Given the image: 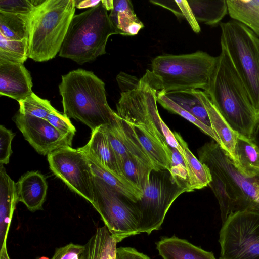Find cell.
<instances>
[{
	"label": "cell",
	"instance_id": "cell-20",
	"mask_svg": "<svg viewBox=\"0 0 259 259\" xmlns=\"http://www.w3.org/2000/svg\"><path fill=\"white\" fill-rule=\"evenodd\" d=\"M156 245L159 255L163 259H216L212 252L205 251L175 236L164 237Z\"/></svg>",
	"mask_w": 259,
	"mask_h": 259
},
{
	"label": "cell",
	"instance_id": "cell-30",
	"mask_svg": "<svg viewBox=\"0 0 259 259\" xmlns=\"http://www.w3.org/2000/svg\"><path fill=\"white\" fill-rule=\"evenodd\" d=\"M152 170V167L133 156L126 158L121 165L123 177L142 191L149 182Z\"/></svg>",
	"mask_w": 259,
	"mask_h": 259
},
{
	"label": "cell",
	"instance_id": "cell-26",
	"mask_svg": "<svg viewBox=\"0 0 259 259\" xmlns=\"http://www.w3.org/2000/svg\"><path fill=\"white\" fill-rule=\"evenodd\" d=\"M164 94L202 123L211 128L208 114L200 98L198 89L174 91Z\"/></svg>",
	"mask_w": 259,
	"mask_h": 259
},
{
	"label": "cell",
	"instance_id": "cell-40",
	"mask_svg": "<svg viewBox=\"0 0 259 259\" xmlns=\"http://www.w3.org/2000/svg\"><path fill=\"white\" fill-rule=\"evenodd\" d=\"M84 245L69 243L57 248L52 259H84Z\"/></svg>",
	"mask_w": 259,
	"mask_h": 259
},
{
	"label": "cell",
	"instance_id": "cell-46",
	"mask_svg": "<svg viewBox=\"0 0 259 259\" xmlns=\"http://www.w3.org/2000/svg\"><path fill=\"white\" fill-rule=\"evenodd\" d=\"M254 141L259 146V128L256 133Z\"/></svg>",
	"mask_w": 259,
	"mask_h": 259
},
{
	"label": "cell",
	"instance_id": "cell-34",
	"mask_svg": "<svg viewBox=\"0 0 259 259\" xmlns=\"http://www.w3.org/2000/svg\"><path fill=\"white\" fill-rule=\"evenodd\" d=\"M150 2L169 10L178 17L185 18L194 32H200V27L195 19L187 1L152 0Z\"/></svg>",
	"mask_w": 259,
	"mask_h": 259
},
{
	"label": "cell",
	"instance_id": "cell-39",
	"mask_svg": "<svg viewBox=\"0 0 259 259\" xmlns=\"http://www.w3.org/2000/svg\"><path fill=\"white\" fill-rule=\"evenodd\" d=\"M15 136L11 130L3 125L0 126V165L7 164L13 151L11 143Z\"/></svg>",
	"mask_w": 259,
	"mask_h": 259
},
{
	"label": "cell",
	"instance_id": "cell-7",
	"mask_svg": "<svg viewBox=\"0 0 259 259\" xmlns=\"http://www.w3.org/2000/svg\"><path fill=\"white\" fill-rule=\"evenodd\" d=\"M224 48L259 112V37L234 20L220 24Z\"/></svg>",
	"mask_w": 259,
	"mask_h": 259
},
{
	"label": "cell",
	"instance_id": "cell-15",
	"mask_svg": "<svg viewBox=\"0 0 259 259\" xmlns=\"http://www.w3.org/2000/svg\"><path fill=\"white\" fill-rule=\"evenodd\" d=\"M16 187L18 202L31 212L42 209L48 186L42 174L38 171L24 174L16 183Z\"/></svg>",
	"mask_w": 259,
	"mask_h": 259
},
{
	"label": "cell",
	"instance_id": "cell-24",
	"mask_svg": "<svg viewBox=\"0 0 259 259\" xmlns=\"http://www.w3.org/2000/svg\"><path fill=\"white\" fill-rule=\"evenodd\" d=\"M239 170L249 178L259 177V146L255 142L239 135L235 148Z\"/></svg>",
	"mask_w": 259,
	"mask_h": 259
},
{
	"label": "cell",
	"instance_id": "cell-5",
	"mask_svg": "<svg viewBox=\"0 0 259 259\" xmlns=\"http://www.w3.org/2000/svg\"><path fill=\"white\" fill-rule=\"evenodd\" d=\"M115 34L101 1L97 6L73 16L59 55L80 65L95 61L106 53L108 39Z\"/></svg>",
	"mask_w": 259,
	"mask_h": 259
},
{
	"label": "cell",
	"instance_id": "cell-21",
	"mask_svg": "<svg viewBox=\"0 0 259 259\" xmlns=\"http://www.w3.org/2000/svg\"><path fill=\"white\" fill-rule=\"evenodd\" d=\"M113 8L109 15L116 34L135 35L144 25L135 14L131 1L113 0Z\"/></svg>",
	"mask_w": 259,
	"mask_h": 259
},
{
	"label": "cell",
	"instance_id": "cell-16",
	"mask_svg": "<svg viewBox=\"0 0 259 259\" xmlns=\"http://www.w3.org/2000/svg\"><path fill=\"white\" fill-rule=\"evenodd\" d=\"M128 123L156 169L169 170L171 151L167 142L155 136L144 126Z\"/></svg>",
	"mask_w": 259,
	"mask_h": 259
},
{
	"label": "cell",
	"instance_id": "cell-31",
	"mask_svg": "<svg viewBox=\"0 0 259 259\" xmlns=\"http://www.w3.org/2000/svg\"><path fill=\"white\" fill-rule=\"evenodd\" d=\"M28 58V39L13 40L0 34V59L23 64Z\"/></svg>",
	"mask_w": 259,
	"mask_h": 259
},
{
	"label": "cell",
	"instance_id": "cell-38",
	"mask_svg": "<svg viewBox=\"0 0 259 259\" xmlns=\"http://www.w3.org/2000/svg\"><path fill=\"white\" fill-rule=\"evenodd\" d=\"M47 120L61 133L74 137L76 129L66 114H62L55 109L47 117Z\"/></svg>",
	"mask_w": 259,
	"mask_h": 259
},
{
	"label": "cell",
	"instance_id": "cell-48",
	"mask_svg": "<svg viewBox=\"0 0 259 259\" xmlns=\"http://www.w3.org/2000/svg\"><path fill=\"white\" fill-rule=\"evenodd\" d=\"M38 259H49V258L47 257L42 256V257H39Z\"/></svg>",
	"mask_w": 259,
	"mask_h": 259
},
{
	"label": "cell",
	"instance_id": "cell-8",
	"mask_svg": "<svg viewBox=\"0 0 259 259\" xmlns=\"http://www.w3.org/2000/svg\"><path fill=\"white\" fill-rule=\"evenodd\" d=\"M162 90L159 78L152 71L147 70L135 87L121 93L116 105V113L127 122L144 126L166 141L162 132L164 121L159 114L156 103L157 92Z\"/></svg>",
	"mask_w": 259,
	"mask_h": 259
},
{
	"label": "cell",
	"instance_id": "cell-33",
	"mask_svg": "<svg viewBox=\"0 0 259 259\" xmlns=\"http://www.w3.org/2000/svg\"><path fill=\"white\" fill-rule=\"evenodd\" d=\"M18 103L20 113L44 119L55 109L49 100L39 97L33 92Z\"/></svg>",
	"mask_w": 259,
	"mask_h": 259
},
{
	"label": "cell",
	"instance_id": "cell-11",
	"mask_svg": "<svg viewBox=\"0 0 259 259\" xmlns=\"http://www.w3.org/2000/svg\"><path fill=\"white\" fill-rule=\"evenodd\" d=\"M219 242L220 259H259V213L245 210L229 216Z\"/></svg>",
	"mask_w": 259,
	"mask_h": 259
},
{
	"label": "cell",
	"instance_id": "cell-37",
	"mask_svg": "<svg viewBox=\"0 0 259 259\" xmlns=\"http://www.w3.org/2000/svg\"><path fill=\"white\" fill-rule=\"evenodd\" d=\"M44 0H0V11L28 15Z\"/></svg>",
	"mask_w": 259,
	"mask_h": 259
},
{
	"label": "cell",
	"instance_id": "cell-9",
	"mask_svg": "<svg viewBox=\"0 0 259 259\" xmlns=\"http://www.w3.org/2000/svg\"><path fill=\"white\" fill-rule=\"evenodd\" d=\"M92 205L101 217L116 242L138 233L140 214L135 203L93 176Z\"/></svg>",
	"mask_w": 259,
	"mask_h": 259
},
{
	"label": "cell",
	"instance_id": "cell-18",
	"mask_svg": "<svg viewBox=\"0 0 259 259\" xmlns=\"http://www.w3.org/2000/svg\"><path fill=\"white\" fill-rule=\"evenodd\" d=\"M199 95L208 114L211 128L220 140V146L228 154L237 167L235 148L239 135L230 127L207 93L199 90Z\"/></svg>",
	"mask_w": 259,
	"mask_h": 259
},
{
	"label": "cell",
	"instance_id": "cell-36",
	"mask_svg": "<svg viewBox=\"0 0 259 259\" xmlns=\"http://www.w3.org/2000/svg\"><path fill=\"white\" fill-rule=\"evenodd\" d=\"M103 127L107 135L110 145L116 156L121 170L122 162L126 158L132 156L129 153L121 138L117 125V117L114 123L110 125H104Z\"/></svg>",
	"mask_w": 259,
	"mask_h": 259
},
{
	"label": "cell",
	"instance_id": "cell-19",
	"mask_svg": "<svg viewBox=\"0 0 259 259\" xmlns=\"http://www.w3.org/2000/svg\"><path fill=\"white\" fill-rule=\"evenodd\" d=\"M18 202L16 183L0 165V249L6 245L9 229Z\"/></svg>",
	"mask_w": 259,
	"mask_h": 259
},
{
	"label": "cell",
	"instance_id": "cell-17",
	"mask_svg": "<svg viewBox=\"0 0 259 259\" xmlns=\"http://www.w3.org/2000/svg\"><path fill=\"white\" fill-rule=\"evenodd\" d=\"M78 149L83 153L91 155L114 175L126 180L122 174L116 156L103 126L92 131L87 144Z\"/></svg>",
	"mask_w": 259,
	"mask_h": 259
},
{
	"label": "cell",
	"instance_id": "cell-47",
	"mask_svg": "<svg viewBox=\"0 0 259 259\" xmlns=\"http://www.w3.org/2000/svg\"><path fill=\"white\" fill-rule=\"evenodd\" d=\"M108 259H116L115 255H110Z\"/></svg>",
	"mask_w": 259,
	"mask_h": 259
},
{
	"label": "cell",
	"instance_id": "cell-43",
	"mask_svg": "<svg viewBox=\"0 0 259 259\" xmlns=\"http://www.w3.org/2000/svg\"><path fill=\"white\" fill-rule=\"evenodd\" d=\"M101 1H78L75 0V7L78 9L91 8L98 5Z\"/></svg>",
	"mask_w": 259,
	"mask_h": 259
},
{
	"label": "cell",
	"instance_id": "cell-13",
	"mask_svg": "<svg viewBox=\"0 0 259 259\" xmlns=\"http://www.w3.org/2000/svg\"><path fill=\"white\" fill-rule=\"evenodd\" d=\"M13 120L25 139L39 154L48 155L72 146L73 137L61 133L46 119L18 112Z\"/></svg>",
	"mask_w": 259,
	"mask_h": 259
},
{
	"label": "cell",
	"instance_id": "cell-29",
	"mask_svg": "<svg viewBox=\"0 0 259 259\" xmlns=\"http://www.w3.org/2000/svg\"><path fill=\"white\" fill-rule=\"evenodd\" d=\"M30 14H16L0 11V34L13 40L28 37Z\"/></svg>",
	"mask_w": 259,
	"mask_h": 259
},
{
	"label": "cell",
	"instance_id": "cell-6",
	"mask_svg": "<svg viewBox=\"0 0 259 259\" xmlns=\"http://www.w3.org/2000/svg\"><path fill=\"white\" fill-rule=\"evenodd\" d=\"M217 57L199 51L182 55H162L152 61L153 73L160 79L161 92L202 89L206 91Z\"/></svg>",
	"mask_w": 259,
	"mask_h": 259
},
{
	"label": "cell",
	"instance_id": "cell-3",
	"mask_svg": "<svg viewBox=\"0 0 259 259\" xmlns=\"http://www.w3.org/2000/svg\"><path fill=\"white\" fill-rule=\"evenodd\" d=\"M105 86L90 71L78 69L63 75L59 89L64 113L87 125L92 131L113 124L117 114L107 102Z\"/></svg>",
	"mask_w": 259,
	"mask_h": 259
},
{
	"label": "cell",
	"instance_id": "cell-45",
	"mask_svg": "<svg viewBox=\"0 0 259 259\" xmlns=\"http://www.w3.org/2000/svg\"><path fill=\"white\" fill-rule=\"evenodd\" d=\"M113 0H102L101 1L102 4L103 6L108 10H112L113 8Z\"/></svg>",
	"mask_w": 259,
	"mask_h": 259
},
{
	"label": "cell",
	"instance_id": "cell-10",
	"mask_svg": "<svg viewBox=\"0 0 259 259\" xmlns=\"http://www.w3.org/2000/svg\"><path fill=\"white\" fill-rule=\"evenodd\" d=\"M185 192L172 178L168 170H152L142 199L135 203L140 214L138 233L149 235L160 229L174 201Z\"/></svg>",
	"mask_w": 259,
	"mask_h": 259
},
{
	"label": "cell",
	"instance_id": "cell-23",
	"mask_svg": "<svg viewBox=\"0 0 259 259\" xmlns=\"http://www.w3.org/2000/svg\"><path fill=\"white\" fill-rule=\"evenodd\" d=\"M83 154L89 162L94 175L101 179L112 189L134 203H136L142 199V191L128 181L117 176L108 170L91 155Z\"/></svg>",
	"mask_w": 259,
	"mask_h": 259
},
{
	"label": "cell",
	"instance_id": "cell-12",
	"mask_svg": "<svg viewBox=\"0 0 259 259\" xmlns=\"http://www.w3.org/2000/svg\"><path fill=\"white\" fill-rule=\"evenodd\" d=\"M47 159L50 169L56 177L71 191L93 203L94 175L83 153L68 146L50 153Z\"/></svg>",
	"mask_w": 259,
	"mask_h": 259
},
{
	"label": "cell",
	"instance_id": "cell-25",
	"mask_svg": "<svg viewBox=\"0 0 259 259\" xmlns=\"http://www.w3.org/2000/svg\"><path fill=\"white\" fill-rule=\"evenodd\" d=\"M233 20L243 24L259 37V0H227Z\"/></svg>",
	"mask_w": 259,
	"mask_h": 259
},
{
	"label": "cell",
	"instance_id": "cell-32",
	"mask_svg": "<svg viewBox=\"0 0 259 259\" xmlns=\"http://www.w3.org/2000/svg\"><path fill=\"white\" fill-rule=\"evenodd\" d=\"M157 102L166 110L172 113L180 115L194 124L204 133L212 138L220 145H221L219 138L211 127L202 123L191 113L169 99L163 93L161 92H157Z\"/></svg>",
	"mask_w": 259,
	"mask_h": 259
},
{
	"label": "cell",
	"instance_id": "cell-4",
	"mask_svg": "<svg viewBox=\"0 0 259 259\" xmlns=\"http://www.w3.org/2000/svg\"><path fill=\"white\" fill-rule=\"evenodd\" d=\"M75 0H44L30 15L28 58L35 62L59 53L75 11Z\"/></svg>",
	"mask_w": 259,
	"mask_h": 259
},
{
	"label": "cell",
	"instance_id": "cell-2",
	"mask_svg": "<svg viewBox=\"0 0 259 259\" xmlns=\"http://www.w3.org/2000/svg\"><path fill=\"white\" fill-rule=\"evenodd\" d=\"M205 92L235 132L254 140L259 128V112L223 47Z\"/></svg>",
	"mask_w": 259,
	"mask_h": 259
},
{
	"label": "cell",
	"instance_id": "cell-1",
	"mask_svg": "<svg viewBox=\"0 0 259 259\" xmlns=\"http://www.w3.org/2000/svg\"><path fill=\"white\" fill-rule=\"evenodd\" d=\"M198 159L209 168V184L220 205L222 224L242 211L259 213V177L242 174L228 154L213 140L198 150Z\"/></svg>",
	"mask_w": 259,
	"mask_h": 259
},
{
	"label": "cell",
	"instance_id": "cell-22",
	"mask_svg": "<svg viewBox=\"0 0 259 259\" xmlns=\"http://www.w3.org/2000/svg\"><path fill=\"white\" fill-rule=\"evenodd\" d=\"M173 133L182 148L180 153L184 158L187 169L190 192L207 186L212 179L209 168L193 155L190 150L187 143L179 133L174 132Z\"/></svg>",
	"mask_w": 259,
	"mask_h": 259
},
{
	"label": "cell",
	"instance_id": "cell-44",
	"mask_svg": "<svg viewBox=\"0 0 259 259\" xmlns=\"http://www.w3.org/2000/svg\"><path fill=\"white\" fill-rule=\"evenodd\" d=\"M0 259H10L8 253L6 245L0 249Z\"/></svg>",
	"mask_w": 259,
	"mask_h": 259
},
{
	"label": "cell",
	"instance_id": "cell-42",
	"mask_svg": "<svg viewBox=\"0 0 259 259\" xmlns=\"http://www.w3.org/2000/svg\"><path fill=\"white\" fill-rule=\"evenodd\" d=\"M117 80L119 87L124 92L135 87L139 80L134 76L121 73L117 75Z\"/></svg>",
	"mask_w": 259,
	"mask_h": 259
},
{
	"label": "cell",
	"instance_id": "cell-35",
	"mask_svg": "<svg viewBox=\"0 0 259 259\" xmlns=\"http://www.w3.org/2000/svg\"><path fill=\"white\" fill-rule=\"evenodd\" d=\"M171 161L169 172L177 184L186 192H190L188 174L184 158L181 153L174 148L170 147Z\"/></svg>",
	"mask_w": 259,
	"mask_h": 259
},
{
	"label": "cell",
	"instance_id": "cell-28",
	"mask_svg": "<svg viewBox=\"0 0 259 259\" xmlns=\"http://www.w3.org/2000/svg\"><path fill=\"white\" fill-rule=\"evenodd\" d=\"M116 244L106 226L99 227L84 245V259H108L116 254Z\"/></svg>",
	"mask_w": 259,
	"mask_h": 259
},
{
	"label": "cell",
	"instance_id": "cell-14",
	"mask_svg": "<svg viewBox=\"0 0 259 259\" xmlns=\"http://www.w3.org/2000/svg\"><path fill=\"white\" fill-rule=\"evenodd\" d=\"M32 77L23 64L0 59V95L18 102L33 93Z\"/></svg>",
	"mask_w": 259,
	"mask_h": 259
},
{
	"label": "cell",
	"instance_id": "cell-27",
	"mask_svg": "<svg viewBox=\"0 0 259 259\" xmlns=\"http://www.w3.org/2000/svg\"><path fill=\"white\" fill-rule=\"evenodd\" d=\"M187 2L196 21L208 25L218 24L228 13L226 0H188Z\"/></svg>",
	"mask_w": 259,
	"mask_h": 259
},
{
	"label": "cell",
	"instance_id": "cell-41",
	"mask_svg": "<svg viewBox=\"0 0 259 259\" xmlns=\"http://www.w3.org/2000/svg\"><path fill=\"white\" fill-rule=\"evenodd\" d=\"M116 259H150L146 255L131 247H120L116 249Z\"/></svg>",
	"mask_w": 259,
	"mask_h": 259
}]
</instances>
